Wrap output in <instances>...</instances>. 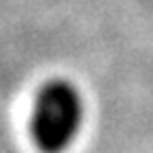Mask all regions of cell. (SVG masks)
I'll list each match as a JSON object with an SVG mask.
<instances>
[{
  "label": "cell",
  "instance_id": "obj_1",
  "mask_svg": "<svg viewBox=\"0 0 153 153\" xmlns=\"http://www.w3.org/2000/svg\"><path fill=\"white\" fill-rule=\"evenodd\" d=\"M81 90L68 79H51L39 88L31 116V134L37 149L61 153L72 144L83 125Z\"/></svg>",
  "mask_w": 153,
  "mask_h": 153
}]
</instances>
